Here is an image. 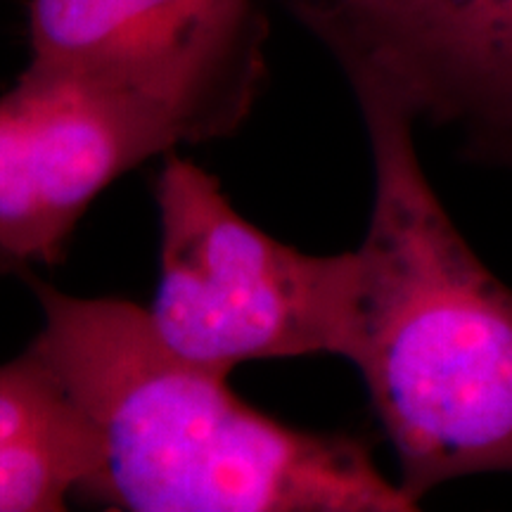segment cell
Instances as JSON below:
<instances>
[{
  "mask_svg": "<svg viewBox=\"0 0 512 512\" xmlns=\"http://www.w3.org/2000/svg\"><path fill=\"white\" fill-rule=\"evenodd\" d=\"M98 460L91 422L34 349L0 366V512L67 510Z\"/></svg>",
  "mask_w": 512,
  "mask_h": 512,
  "instance_id": "7",
  "label": "cell"
},
{
  "mask_svg": "<svg viewBox=\"0 0 512 512\" xmlns=\"http://www.w3.org/2000/svg\"><path fill=\"white\" fill-rule=\"evenodd\" d=\"M328 3L349 12H389L415 8V5L427 3V0H328Z\"/></svg>",
  "mask_w": 512,
  "mask_h": 512,
  "instance_id": "8",
  "label": "cell"
},
{
  "mask_svg": "<svg viewBox=\"0 0 512 512\" xmlns=\"http://www.w3.org/2000/svg\"><path fill=\"white\" fill-rule=\"evenodd\" d=\"M347 74L394 93L415 119L458 121L512 143V0H427L389 12L302 5Z\"/></svg>",
  "mask_w": 512,
  "mask_h": 512,
  "instance_id": "6",
  "label": "cell"
},
{
  "mask_svg": "<svg viewBox=\"0 0 512 512\" xmlns=\"http://www.w3.org/2000/svg\"><path fill=\"white\" fill-rule=\"evenodd\" d=\"M264 31L256 0H31L29 64L138 88L219 138L259 91Z\"/></svg>",
  "mask_w": 512,
  "mask_h": 512,
  "instance_id": "5",
  "label": "cell"
},
{
  "mask_svg": "<svg viewBox=\"0 0 512 512\" xmlns=\"http://www.w3.org/2000/svg\"><path fill=\"white\" fill-rule=\"evenodd\" d=\"M209 138L202 121L138 88L29 64L0 98V261L55 264L107 185Z\"/></svg>",
  "mask_w": 512,
  "mask_h": 512,
  "instance_id": "4",
  "label": "cell"
},
{
  "mask_svg": "<svg viewBox=\"0 0 512 512\" xmlns=\"http://www.w3.org/2000/svg\"><path fill=\"white\" fill-rule=\"evenodd\" d=\"M31 349L60 377L98 439L88 498L128 512H413L368 448L294 430L247 406L216 370L159 342L124 299L38 287Z\"/></svg>",
  "mask_w": 512,
  "mask_h": 512,
  "instance_id": "2",
  "label": "cell"
},
{
  "mask_svg": "<svg viewBox=\"0 0 512 512\" xmlns=\"http://www.w3.org/2000/svg\"><path fill=\"white\" fill-rule=\"evenodd\" d=\"M375 197L354 252L342 358L366 382L413 501L451 479L512 472V287L467 245L422 169L415 114L349 74Z\"/></svg>",
  "mask_w": 512,
  "mask_h": 512,
  "instance_id": "1",
  "label": "cell"
},
{
  "mask_svg": "<svg viewBox=\"0 0 512 512\" xmlns=\"http://www.w3.org/2000/svg\"><path fill=\"white\" fill-rule=\"evenodd\" d=\"M159 285L152 330L171 354L228 375L247 361L342 356L354 252L316 256L240 216L221 183L166 157L157 181Z\"/></svg>",
  "mask_w": 512,
  "mask_h": 512,
  "instance_id": "3",
  "label": "cell"
}]
</instances>
